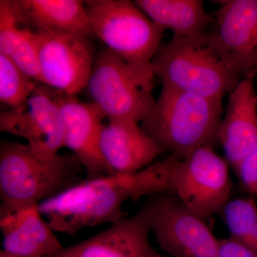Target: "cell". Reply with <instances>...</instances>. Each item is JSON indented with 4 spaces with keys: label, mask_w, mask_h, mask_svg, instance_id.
Instances as JSON below:
<instances>
[{
    "label": "cell",
    "mask_w": 257,
    "mask_h": 257,
    "mask_svg": "<svg viewBox=\"0 0 257 257\" xmlns=\"http://www.w3.org/2000/svg\"><path fill=\"white\" fill-rule=\"evenodd\" d=\"M19 16L34 30L94 37L84 1L13 0Z\"/></svg>",
    "instance_id": "e0dca14e"
},
{
    "label": "cell",
    "mask_w": 257,
    "mask_h": 257,
    "mask_svg": "<svg viewBox=\"0 0 257 257\" xmlns=\"http://www.w3.org/2000/svg\"><path fill=\"white\" fill-rule=\"evenodd\" d=\"M41 83L0 54V101L10 109L25 104Z\"/></svg>",
    "instance_id": "7402d4cb"
},
{
    "label": "cell",
    "mask_w": 257,
    "mask_h": 257,
    "mask_svg": "<svg viewBox=\"0 0 257 257\" xmlns=\"http://www.w3.org/2000/svg\"><path fill=\"white\" fill-rule=\"evenodd\" d=\"M152 234L173 257H219V239L205 220L176 197L155 195L147 203Z\"/></svg>",
    "instance_id": "9c48e42d"
},
{
    "label": "cell",
    "mask_w": 257,
    "mask_h": 257,
    "mask_svg": "<svg viewBox=\"0 0 257 257\" xmlns=\"http://www.w3.org/2000/svg\"><path fill=\"white\" fill-rule=\"evenodd\" d=\"M53 90L63 118L64 147L82 163L87 179L110 176L99 150L105 114L92 101L82 102L76 95Z\"/></svg>",
    "instance_id": "7c38bea8"
},
{
    "label": "cell",
    "mask_w": 257,
    "mask_h": 257,
    "mask_svg": "<svg viewBox=\"0 0 257 257\" xmlns=\"http://www.w3.org/2000/svg\"><path fill=\"white\" fill-rule=\"evenodd\" d=\"M215 22L204 34L211 46L241 77L257 72V0L225 1Z\"/></svg>",
    "instance_id": "8fae6325"
},
{
    "label": "cell",
    "mask_w": 257,
    "mask_h": 257,
    "mask_svg": "<svg viewBox=\"0 0 257 257\" xmlns=\"http://www.w3.org/2000/svg\"><path fill=\"white\" fill-rule=\"evenodd\" d=\"M3 249L23 257H49L63 248L38 205L0 217Z\"/></svg>",
    "instance_id": "2e32d148"
},
{
    "label": "cell",
    "mask_w": 257,
    "mask_h": 257,
    "mask_svg": "<svg viewBox=\"0 0 257 257\" xmlns=\"http://www.w3.org/2000/svg\"><path fill=\"white\" fill-rule=\"evenodd\" d=\"M0 257H23L20 256H17V255L13 254V253H10L7 252V251H4V250L2 249L0 251Z\"/></svg>",
    "instance_id": "d4e9b609"
},
{
    "label": "cell",
    "mask_w": 257,
    "mask_h": 257,
    "mask_svg": "<svg viewBox=\"0 0 257 257\" xmlns=\"http://www.w3.org/2000/svg\"><path fill=\"white\" fill-rule=\"evenodd\" d=\"M223 113L222 99L162 85L140 126L164 152L182 157L218 141Z\"/></svg>",
    "instance_id": "7a4b0ae2"
},
{
    "label": "cell",
    "mask_w": 257,
    "mask_h": 257,
    "mask_svg": "<svg viewBox=\"0 0 257 257\" xmlns=\"http://www.w3.org/2000/svg\"><path fill=\"white\" fill-rule=\"evenodd\" d=\"M152 68L162 85L213 99H222L242 79L204 35L195 39L173 35L161 45Z\"/></svg>",
    "instance_id": "3957f363"
},
{
    "label": "cell",
    "mask_w": 257,
    "mask_h": 257,
    "mask_svg": "<svg viewBox=\"0 0 257 257\" xmlns=\"http://www.w3.org/2000/svg\"><path fill=\"white\" fill-rule=\"evenodd\" d=\"M253 196H257V189H256V192L253 193Z\"/></svg>",
    "instance_id": "4316f807"
},
{
    "label": "cell",
    "mask_w": 257,
    "mask_h": 257,
    "mask_svg": "<svg viewBox=\"0 0 257 257\" xmlns=\"http://www.w3.org/2000/svg\"><path fill=\"white\" fill-rule=\"evenodd\" d=\"M179 157L170 155L165 160L152 164L136 173L120 177L131 199L136 200L145 196L170 192L174 170Z\"/></svg>",
    "instance_id": "ffe728a7"
},
{
    "label": "cell",
    "mask_w": 257,
    "mask_h": 257,
    "mask_svg": "<svg viewBox=\"0 0 257 257\" xmlns=\"http://www.w3.org/2000/svg\"><path fill=\"white\" fill-rule=\"evenodd\" d=\"M152 257H165V256H161V255L159 254V253H155V255H154Z\"/></svg>",
    "instance_id": "484cf974"
},
{
    "label": "cell",
    "mask_w": 257,
    "mask_h": 257,
    "mask_svg": "<svg viewBox=\"0 0 257 257\" xmlns=\"http://www.w3.org/2000/svg\"><path fill=\"white\" fill-rule=\"evenodd\" d=\"M220 212L229 237L257 253V203L254 197L230 199Z\"/></svg>",
    "instance_id": "44dd1931"
},
{
    "label": "cell",
    "mask_w": 257,
    "mask_h": 257,
    "mask_svg": "<svg viewBox=\"0 0 257 257\" xmlns=\"http://www.w3.org/2000/svg\"><path fill=\"white\" fill-rule=\"evenodd\" d=\"M151 234L145 205L131 217H124L92 237L63 247L49 257H152L157 251L150 243Z\"/></svg>",
    "instance_id": "4fadbf2b"
},
{
    "label": "cell",
    "mask_w": 257,
    "mask_h": 257,
    "mask_svg": "<svg viewBox=\"0 0 257 257\" xmlns=\"http://www.w3.org/2000/svg\"><path fill=\"white\" fill-rule=\"evenodd\" d=\"M135 3L157 26L170 30L175 36L202 37L215 21L208 14L202 0H136Z\"/></svg>",
    "instance_id": "ac0fdd59"
},
{
    "label": "cell",
    "mask_w": 257,
    "mask_h": 257,
    "mask_svg": "<svg viewBox=\"0 0 257 257\" xmlns=\"http://www.w3.org/2000/svg\"><path fill=\"white\" fill-rule=\"evenodd\" d=\"M35 31L41 84L68 95L86 89L98 53L92 38Z\"/></svg>",
    "instance_id": "ba28073f"
},
{
    "label": "cell",
    "mask_w": 257,
    "mask_h": 257,
    "mask_svg": "<svg viewBox=\"0 0 257 257\" xmlns=\"http://www.w3.org/2000/svg\"><path fill=\"white\" fill-rule=\"evenodd\" d=\"M0 54L41 83L36 32L23 23L13 0L0 1Z\"/></svg>",
    "instance_id": "d6986e66"
},
{
    "label": "cell",
    "mask_w": 257,
    "mask_h": 257,
    "mask_svg": "<svg viewBox=\"0 0 257 257\" xmlns=\"http://www.w3.org/2000/svg\"><path fill=\"white\" fill-rule=\"evenodd\" d=\"M234 171L243 190L253 195L257 189V144Z\"/></svg>",
    "instance_id": "603a6c76"
},
{
    "label": "cell",
    "mask_w": 257,
    "mask_h": 257,
    "mask_svg": "<svg viewBox=\"0 0 257 257\" xmlns=\"http://www.w3.org/2000/svg\"><path fill=\"white\" fill-rule=\"evenodd\" d=\"M73 154L37 157L28 145L0 143V217L58 195L86 178Z\"/></svg>",
    "instance_id": "6da1fadb"
},
{
    "label": "cell",
    "mask_w": 257,
    "mask_h": 257,
    "mask_svg": "<svg viewBox=\"0 0 257 257\" xmlns=\"http://www.w3.org/2000/svg\"><path fill=\"white\" fill-rule=\"evenodd\" d=\"M219 257H257L251 248L231 239H219Z\"/></svg>",
    "instance_id": "cb8c5ba5"
},
{
    "label": "cell",
    "mask_w": 257,
    "mask_h": 257,
    "mask_svg": "<svg viewBox=\"0 0 257 257\" xmlns=\"http://www.w3.org/2000/svg\"><path fill=\"white\" fill-rule=\"evenodd\" d=\"M0 131L26 140L40 158L58 155L64 147V126L53 89L40 84L23 105L2 111Z\"/></svg>",
    "instance_id": "30bf717a"
},
{
    "label": "cell",
    "mask_w": 257,
    "mask_h": 257,
    "mask_svg": "<svg viewBox=\"0 0 257 257\" xmlns=\"http://www.w3.org/2000/svg\"><path fill=\"white\" fill-rule=\"evenodd\" d=\"M256 72L242 77L229 93L219 125L218 141L224 150L225 160L234 170L257 144Z\"/></svg>",
    "instance_id": "9a60e30c"
},
{
    "label": "cell",
    "mask_w": 257,
    "mask_h": 257,
    "mask_svg": "<svg viewBox=\"0 0 257 257\" xmlns=\"http://www.w3.org/2000/svg\"><path fill=\"white\" fill-rule=\"evenodd\" d=\"M229 166L212 145L196 149L177 160L171 192L189 210L206 220L220 212L230 200L232 184Z\"/></svg>",
    "instance_id": "52a82bcc"
},
{
    "label": "cell",
    "mask_w": 257,
    "mask_h": 257,
    "mask_svg": "<svg viewBox=\"0 0 257 257\" xmlns=\"http://www.w3.org/2000/svg\"><path fill=\"white\" fill-rule=\"evenodd\" d=\"M154 87L105 47L98 52L86 89L108 120L141 124L156 102Z\"/></svg>",
    "instance_id": "8992f818"
},
{
    "label": "cell",
    "mask_w": 257,
    "mask_h": 257,
    "mask_svg": "<svg viewBox=\"0 0 257 257\" xmlns=\"http://www.w3.org/2000/svg\"><path fill=\"white\" fill-rule=\"evenodd\" d=\"M94 37L124 60L147 82L154 84L152 61L165 30L157 26L135 1H84Z\"/></svg>",
    "instance_id": "277c9868"
},
{
    "label": "cell",
    "mask_w": 257,
    "mask_h": 257,
    "mask_svg": "<svg viewBox=\"0 0 257 257\" xmlns=\"http://www.w3.org/2000/svg\"><path fill=\"white\" fill-rule=\"evenodd\" d=\"M130 199L120 177L105 176L86 178L38 207L55 232L72 236L85 228L124 219L123 205Z\"/></svg>",
    "instance_id": "5b68a950"
},
{
    "label": "cell",
    "mask_w": 257,
    "mask_h": 257,
    "mask_svg": "<svg viewBox=\"0 0 257 257\" xmlns=\"http://www.w3.org/2000/svg\"><path fill=\"white\" fill-rule=\"evenodd\" d=\"M99 150L110 176L136 173L164 153L140 126L130 120H108L99 137Z\"/></svg>",
    "instance_id": "5bb4252c"
}]
</instances>
